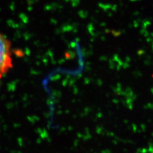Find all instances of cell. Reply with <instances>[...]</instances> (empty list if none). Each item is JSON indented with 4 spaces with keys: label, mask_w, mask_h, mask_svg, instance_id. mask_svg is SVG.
<instances>
[{
    "label": "cell",
    "mask_w": 153,
    "mask_h": 153,
    "mask_svg": "<svg viewBox=\"0 0 153 153\" xmlns=\"http://www.w3.org/2000/svg\"><path fill=\"white\" fill-rule=\"evenodd\" d=\"M13 68L11 41L0 33V79Z\"/></svg>",
    "instance_id": "1"
}]
</instances>
